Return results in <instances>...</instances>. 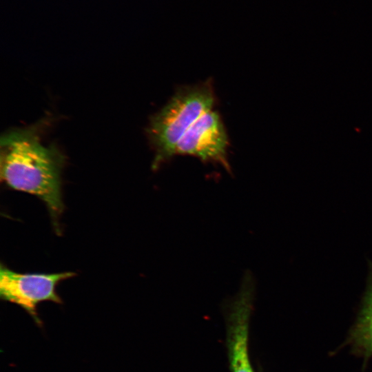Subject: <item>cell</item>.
Returning a JSON list of instances; mask_svg holds the SVG:
<instances>
[{"label": "cell", "instance_id": "obj_1", "mask_svg": "<svg viewBox=\"0 0 372 372\" xmlns=\"http://www.w3.org/2000/svg\"><path fill=\"white\" fill-rule=\"evenodd\" d=\"M9 131L1 138V179L11 189L38 197L45 205L57 234L64 209L61 170L65 157L54 145L40 140V127Z\"/></svg>", "mask_w": 372, "mask_h": 372}, {"label": "cell", "instance_id": "obj_2", "mask_svg": "<svg viewBox=\"0 0 372 372\" xmlns=\"http://www.w3.org/2000/svg\"><path fill=\"white\" fill-rule=\"evenodd\" d=\"M216 96L211 80L180 87L150 120L148 136L154 150L152 169L175 156V148L187 131L212 110Z\"/></svg>", "mask_w": 372, "mask_h": 372}, {"label": "cell", "instance_id": "obj_3", "mask_svg": "<svg viewBox=\"0 0 372 372\" xmlns=\"http://www.w3.org/2000/svg\"><path fill=\"white\" fill-rule=\"evenodd\" d=\"M76 273L71 271L44 273H19L3 263L0 266V296L7 302L14 303L23 309L41 324L37 306L42 302L61 303L56 293V286L63 280L72 278Z\"/></svg>", "mask_w": 372, "mask_h": 372}, {"label": "cell", "instance_id": "obj_4", "mask_svg": "<svg viewBox=\"0 0 372 372\" xmlns=\"http://www.w3.org/2000/svg\"><path fill=\"white\" fill-rule=\"evenodd\" d=\"M254 293L255 280L251 272H247L228 305L227 347L231 372H254L249 356V325Z\"/></svg>", "mask_w": 372, "mask_h": 372}, {"label": "cell", "instance_id": "obj_5", "mask_svg": "<svg viewBox=\"0 0 372 372\" xmlns=\"http://www.w3.org/2000/svg\"><path fill=\"white\" fill-rule=\"evenodd\" d=\"M229 139L219 113L211 110L200 116L177 143L175 155H188L204 163L221 165L231 172L227 151Z\"/></svg>", "mask_w": 372, "mask_h": 372}, {"label": "cell", "instance_id": "obj_6", "mask_svg": "<svg viewBox=\"0 0 372 372\" xmlns=\"http://www.w3.org/2000/svg\"><path fill=\"white\" fill-rule=\"evenodd\" d=\"M352 339L355 347L364 355H372V290L353 329Z\"/></svg>", "mask_w": 372, "mask_h": 372}]
</instances>
